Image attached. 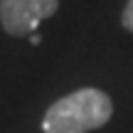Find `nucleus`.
I'll use <instances>...</instances> for the list:
<instances>
[{
  "label": "nucleus",
  "mask_w": 133,
  "mask_h": 133,
  "mask_svg": "<svg viewBox=\"0 0 133 133\" xmlns=\"http://www.w3.org/2000/svg\"><path fill=\"white\" fill-rule=\"evenodd\" d=\"M114 114L111 99L99 89H79L54 101L42 118L44 133H86L104 126Z\"/></svg>",
  "instance_id": "obj_1"
},
{
  "label": "nucleus",
  "mask_w": 133,
  "mask_h": 133,
  "mask_svg": "<svg viewBox=\"0 0 133 133\" xmlns=\"http://www.w3.org/2000/svg\"><path fill=\"white\" fill-rule=\"evenodd\" d=\"M57 8L59 0H0V20L10 35H32Z\"/></svg>",
  "instance_id": "obj_2"
},
{
  "label": "nucleus",
  "mask_w": 133,
  "mask_h": 133,
  "mask_svg": "<svg viewBox=\"0 0 133 133\" xmlns=\"http://www.w3.org/2000/svg\"><path fill=\"white\" fill-rule=\"evenodd\" d=\"M123 27L128 30V32H133V0H128L126 3V10H123Z\"/></svg>",
  "instance_id": "obj_3"
},
{
  "label": "nucleus",
  "mask_w": 133,
  "mask_h": 133,
  "mask_svg": "<svg viewBox=\"0 0 133 133\" xmlns=\"http://www.w3.org/2000/svg\"><path fill=\"white\" fill-rule=\"evenodd\" d=\"M27 39H30V44H39V42H42V35L32 32V35H27Z\"/></svg>",
  "instance_id": "obj_4"
}]
</instances>
